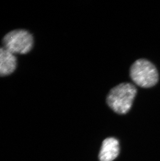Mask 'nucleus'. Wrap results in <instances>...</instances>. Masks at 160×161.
<instances>
[{
	"label": "nucleus",
	"instance_id": "nucleus-4",
	"mask_svg": "<svg viewBox=\"0 0 160 161\" xmlns=\"http://www.w3.org/2000/svg\"><path fill=\"white\" fill-rule=\"evenodd\" d=\"M119 142L116 139L110 137L103 141L99 153L100 161H113L119 155Z\"/></svg>",
	"mask_w": 160,
	"mask_h": 161
},
{
	"label": "nucleus",
	"instance_id": "nucleus-2",
	"mask_svg": "<svg viewBox=\"0 0 160 161\" xmlns=\"http://www.w3.org/2000/svg\"><path fill=\"white\" fill-rule=\"evenodd\" d=\"M130 77L135 84L144 88L153 87L159 80V74L156 66L144 58L137 59L132 64Z\"/></svg>",
	"mask_w": 160,
	"mask_h": 161
},
{
	"label": "nucleus",
	"instance_id": "nucleus-1",
	"mask_svg": "<svg viewBox=\"0 0 160 161\" xmlns=\"http://www.w3.org/2000/svg\"><path fill=\"white\" fill-rule=\"evenodd\" d=\"M137 92L133 84L121 83L111 89L107 97V103L116 113L126 114L131 108Z\"/></svg>",
	"mask_w": 160,
	"mask_h": 161
},
{
	"label": "nucleus",
	"instance_id": "nucleus-3",
	"mask_svg": "<svg viewBox=\"0 0 160 161\" xmlns=\"http://www.w3.org/2000/svg\"><path fill=\"white\" fill-rule=\"evenodd\" d=\"M3 44V47L14 55L27 53L33 47V36L27 31L15 30L5 36Z\"/></svg>",
	"mask_w": 160,
	"mask_h": 161
},
{
	"label": "nucleus",
	"instance_id": "nucleus-5",
	"mask_svg": "<svg viewBox=\"0 0 160 161\" xmlns=\"http://www.w3.org/2000/svg\"><path fill=\"white\" fill-rule=\"evenodd\" d=\"M16 58L4 47H0V76H8L15 70Z\"/></svg>",
	"mask_w": 160,
	"mask_h": 161
}]
</instances>
